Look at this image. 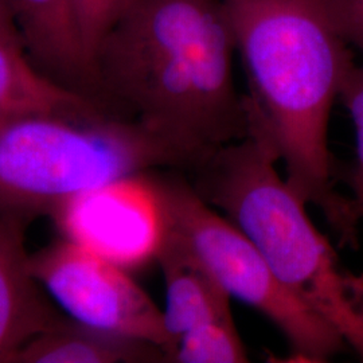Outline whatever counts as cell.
<instances>
[{
  "label": "cell",
  "mask_w": 363,
  "mask_h": 363,
  "mask_svg": "<svg viewBox=\"0 0 363 363\" xmlns=\"http://www.w3.org/2000/svg\"><path fill=\"white\" fill-rule=\"evenodd\" d=\"M23 228L25 222L0 214V363H11L31 337L64 319L31 272Z\"/></svg>",
  "instance_id": "9"
},
{
  "label": "cell",
  "mask_w": 363,
  "mask_h": 363,
  "mask_svg": "<svg viewBox=\"0 0 363 363\" xmlns=\"http://www.w3.org/2000/svg\"><path fill=\"white\" fill-rule=\"evenodd\" d=\"M79 35L96 70V57L109 30L125 11L130 0H70ZM97 76V70H96ZM99 82V81H97Z\"/></svg>",
  "instance_id": "14"
},
{
  "label": "cell",
  "mask_w": 363,
  "mask_h": 363,
  "mask_svg": "<svg viewBox=\"0 0 363 363\" xmlns=\"http://www.w3.org/2000/svg\"><path fill=\"white\" fill-rule=\"evenodd\" d=\"M156 261L164 277L169 354L184 334L199 325L234 320L230 295L194 253L169 232Z\"/></svg>",
  "instance_id": "10"
},
{
  "label": "cell",
  "mask_w": 363,
  "mask_h": 363,
  "mask_svg": "<svg viewBox=\"0 0 363 363\" xmlns=\"http://www.w3.org/2000/svg\"><path fill=\"white\" fill-rule=\"evenodd\" d=\"M249 82V135L284 164L289 187L315 206L342 247L359 244L361 218L337 190L328 145L331 109L349 77V43L319 0H222Z\"/></svg>",
  "instance_id": "1"
},
{
  "label": "cell",
  "mask_w": 363,
  "mask_h": 363,
  "mask_svg": "<svg viewBox=\"0 0 363 363\" xmlns=\"http://www.w3.org/2000/svg\"><path fill=\"white\" fill-rule=\"evenodd\" d=\"M23 48L49 77L100 100L94 66L79 35L70 0H3Z\"/></svg>",
  "instance_id": "8"
},
{
  "label": "cell",
  "mask_w": 363,
  "mask_h": 363,
  "mask_svg": "<svg viewBox=\"0 0 363 363\" xmlns=\"http://www.w3.org/2000/svg\"><path fill=\"white\" fill-rule=\"evenodd\" d=\"M277 164L272 150L249 135L214 150L184 175L256 245L283 286L333 325L363 361V276L343 267Z\"/></svg>",
  "instance_id": "3"
},
{
  "label": "cell",
  "mask_w": 363,
  "mask_h": 363,
  "mask_svg": "<svg viewBox=\"0 0 363 363\" xmlns=\"http://www.w3.org/2000/svg\"><path fill=\"white\" fill-rule=\"evenodd\" d=\"M339 99L350 112L355 130V160L346 178L355 210L363 220V65L352 67Z\"/></svg>",
  "instance_id": "15"
},
{
  "label": "cell",
  "mask_w": 363,
  "mask_h": 363,
  "mask_svg": "<svg viewBox=\"0 0 363 363\" xmlns=\"http://www.w3.org/2000/svg\"><path fill=\"white\" fill-rule=\"evenodd\" d=\"M362 276H363V273H362Z\"/></svg>",
  "instance_id": "18"
},
{
  "label": "cell",
  "mask_w": 363,
  "mask_h": 363,
  "mask_svg": "<svg viewBox=\"0 0 363 363\" xmlns=\"http://www.w3.org/2000/svg\"><path fill=\"white\" fill-rule=\"evenodd\" d=\"M167 362L245 363L249 355L234 320L213 322L184 334Z\"/></svg>",
  "instance_id": "13"
},
{
  "label": "cell",
  "mask_w": 363,
  "mask_h": 363,
  "mask_svg": "<svg viewBox=\"0 0 363 363\" xmlns=\"http://www.w3.org/2000/svg\"><path fill=\"white\" fill-rule=\"evenodd\" d=\"M235 52L222 0H130L97 52L100 100L177 148L191 169L249 136Z\"/></svg>",
  "instance_id": "2"
},
{
  "label": "cell",
  "mask_w": 363,
  "mask_h": 363,
  "mask_svg": "<svg viewBox=\"0 0 363 363\" xmlns=\"http://www.w3.org/2000/svg\"><path fill=\"white\" fill-rule=\"evenodd\" d=\"M319 1L340 37L363 52V0Z\"/></svg>",
  "instance_id": "16"
},
{
  "label": "cell",
  "mask_w": 363,
  "mask_h": 363,
  "mask_svg": "<svg viewBox=\"0 0 363 363\" xmlns=\"http://www.w3.org/2000/svg\"><path fill=\"white\" fill-rule=\"evenodd\" d=\"M166 362V352L152 343L118 337L64 318L31 337L11 363Z\"/></svg>",
  "instance_id": "11"
},
{
  "label": "cell",
  "mask_w": 363,
  "mask_h": 363,
  "mask_svg": "<svg viewBox=\"0 0 363 363\" xmlns=\"http://www.w3.org/2000/svg\"><path fill=\"white\" fill-rule=\"evenodd\" d=\"M0 37L13 39V40H18V42L22 43L21 37L18 34V30L13 25L11 15L9 13L3 0H0Z\"/></svg>",
  "instance_id": "17"
},
{
  "label": "cell",
  "mask_w": 363,
  "mask_h": 363,
  "mask_svg": "<svg viewBox=\"0 0 363 363\" xmlns=\"http://www.w3.org/2000/svg\"><path fill=\"white\" fill-rule=\"evenodd\" d=\"M52 217L65 240L127 271L156 259L167 233L151 171L89 189Z\"/></svg>",
  "instance_id": "7"
},
{
  "label": "cell",
  "mask_w": 363,
  "mask_h": 363,
  "mask_svg": "<svg viewBox=\"0 0 363 363\" xmlns=\"http://www.w3.org/2000/svg\"><path fill=\"white\" fill-rule=\"evenodd\" d=\"M31 272L79 325L169 349L163 311L128 271L84 247L62 241L31 255Z\"/></svg>",
  "instance_id": "6"
},
{
  "label": "cell",
  "mask_w": 363,
  "mask_h": 363,
  "mask_svg": "<svg viewBox=\"0 0 363 363\" xmlns=\"http://www.w3.org/2000/svg\"><path fill=\"white\" fill-rule=\"evenodd\" d=\"M167 232L189 247L230 298L264 315L284 335L292 361L323 363L347 347L337 330L289 292L259 249L206 203L184 172L151 171Z\"/></svg>",
  "instance_id": "5"
},
{
  "label": "cell",
  "mask_w": 363,
  "mask_h": 363,
  "mask_svg": "<svg viewBox=\"0 0 363 363\" xmlns=\"http://www.w3.org/2000/svg\"><path fill=\"white\" fill-rule=\"evenodd\" d=\"M189 167L171 144L106 106L0 118V214L22 222L106 182Z\"/></svg>",
  "instance_id": "4"
},
{
  "label": "cell",
  "mask_w": 363,
  "mask_h": 363,
  "mask_svg": "<svg viewBox=\"0 0 363 363\" xmlns=\"http://www.w3.org/2000/svg\"><path fill=\"white\" fill-rule=\"evenodd\" d=\"M100 105L43 73L27 57L21 42L0 37V118L78 112Z\"/></svg>",
  "instance_id": "12"
}]
</instances>
